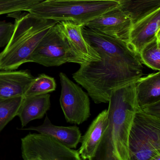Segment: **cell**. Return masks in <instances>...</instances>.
<instances>
[{
  "label": "cell",
  "mask_w": 160,
  "mask_h": 160,
  "mask_svg": "<svg viewBox=\"0 0 160 160\" xmlns=\"http://www.w3.org/2000/svg\"><path fill=\"white\" fill-rule=\"evenodd\" d=\"M141 109L147 114L160 118V102L152 103Z\"/></svg>",
  "instance_id": "cell-23"
},
{
  "label": "cell",
  "mask_w": 160,
  "mask_h": 160,
  "mask_svg": "<svg viewBox=\"0 0 160 160\" xmlns=\"http://www.w3.org/2000/svg\"><path fill=\"white\" fill-rule=\"evenodd\" d=\"M109 102L108 125L89 160H128L129 134L139 108L136 93L129 88L115 89Z\"/></svg>",
  "instance_id": "cell-1"
},
{
  "label": "cell",
  "mask_w": 160,
  "mask_h": 160,
  "mask_svg": "<svg viewBox=\"0 0 160 160\" xmlns=\"http://www.w3.org/2000/svg\"><path fill=\"white\" fill-rule=\"evenodd\" d=\"M14 23L0 21V48L5 47L12 37L14 30Z\"/></svg>",
  "instance_id": "cell-22"
},
{
  "label": "cell",
  "mask_w": 160,
  "mask_h": 160,
  "mask_svg": "<svg viewBox=\"0 0 160 160\" xmlns=\"http://www.w3.org/2000/svg\"><path fill=\"white\" fill-rule=\"evenodd\" d=\"M149 160H160V154H157Z\"/></svg>",
  "instance_id": "cell-25"
},
{
  "label": "cell",
  "mask_w": 160,
  "mask_h": 160,
  "mask_svg": "<svg viewBox=\"0 0 160 160\" xmlns=\"http://www.w3.org/2000/svg\"><path fill=\"white\" fill-rule=\"evenodd\" d=\"M108 123V110H105L94 119L85 134L81 137V145L78 151L83 159L89 160L94 156Z\"/></svg>",
  "instance_id": "cell-15"
},
{
  "label": "cell",
  "mask_w": 160,
  "mask_h": 160,
  "mask_svg": "<svg viewBox=\"0 0 160 160\" xmlns=\"http://www.w3.org/2000/svg\"><path fill=\"white\" fill-rule=\"evenodd\" d=\"M93 48L99 54L100 60L80 65L72 76L95 103L109 102L114 89L136 82L142 76L143 68L130 65L99 49Z\"/></svg>",
  "instance_id": "cell-2"
},
{
  "label": "cell",
  "mask_w": 160,
  "mask_h": 160,
  "mask_svg": "<svg viewBox=\"0 0 160 160\" xmlns=\"http://www.w3.org/2000/svg\"><path fill=\"white\" fill-rule=\"evenodd\" d=\"M160 35V9H157L132 25L128 46L140 54L144 47Z\"/></svg>",
  "instance_id": "cell-11"
},
{
  "label": "cell",
  "mask_w": 160,
  "mask_h": 160,
  "mask_svg": "<svg viewBox=\"0 0 160 160\" xmlns=\"http://www.w3.org/2000/svg\"><path fill=\"white\" fill-rule=\"evenodd\" d=\"M23 98V96L0 98V132L18 116Z\"/></svg>",
  "instance_id": "cell-19"
},
{
  "label": "cell",
  "mask_w": 160,
  "mask_h": 160,
  "mask_svg": "<svg viewBox=\"0 0 160 160\" xmlns=\"http://www.w3.org/2000/svg\"><path fill=\"white\" fill-rule=\"evenodd\" d=\"M50 106L49 94L23 97L17 116L19 118L22 127H25L35 119L43 118Z\"/></svg>",
  "instance_id": "cell-16"
},
{
  "label": "cell",
  "mask_w": 160,
  "mask_h": 160,
  "mask_svg": "<svg viewBox=\"0 0 160 160\" xmlns=\"http://www.w3.org/2000/svg\"><path fill=\"white\" fill-rule=\"evenodd\" d=\"M57 22L35 18L28 12L15 17L13 34L0 52V70H15L28 62L39 43Z\"/></svg>",
  "instance_id": "cell-3"
},
{
  "label": "cell",
  "mask_w": 160,
  "mask_h": 160,
  "mask_svg": "<svg viewBox=\"0 0 160 160\" xmlns=\"http://www.w3.org/2000/svg\"><path fill=\"white\" fill-rule=\"evenodd\" d=\"M82 33L85 40L92 48L99 49L130 65L143 68L140 55L132 50L126 42L93 31L83 25Z\"/></svg>",
  "instance_id": "cell-9"
},
{
  "label": "cell",
  "mask_w": 160,
  "mask_h": 160,
  "mask_svg": "<svg viewBox=\"0 0 160 160\" xmlns=\"http://www.w3.org/2000/svg\"><path fill=\"white\" fill-rule=\"evenodd\" d=\"M131 19L118 8L91 21L83 26L128 43L132 27Z\"/></svg>",
  "instance_id": "cell-10"
},
{
  "label": "cell",
  "mask_w": 160,
  "mask_h": 160,
  "mask_svg": "<svg viewBox=\"0 0 160 160\" xmlns=\"http://www.w3.org/2000/svg\"><path fill=\"white\" fill-rule=\"evenodd\" d=\"M142 63L154 70H160V35L146 45L140 52Z\"/></svg>",
  "instance_id": "cell-20"
},
{
  "label": "cell",
  "mask_w": 160,
  "mask_h": 160,
  "mask_svg": "<svg viewBox=\"0 0 160 160\" xmlns=\"http://www.w3.org/2000/svg\"><path fill=\"white\" fill-rule=\"evenodd\" d=\"M34 78L28 70L0 71V98L23 96Z\"/></svg>",
  "instance_id": "cell-12"
},
{
  "label": "cell",
  "mask_w": 160,
  "mask_h": 160,
  "mask_svg": "<svg viewBox=\"0 0 160 160\" xmlns=\"http://www.w3.org/2000/svg\"><path fill=\"white\" fill-rule=\"evenodd\" d=\"M118 8L131 19L133 24L160 9V0H122Z\"/></svg>",
  "instance_id": "cell-18"
},
{
  "label": "cell",
  "mask_w": 160,
  "mask_h": 160,
  "mask_svg": "<svg viewBox=\"0 0 160 160\" xmlns=\"http://www.w3.org/2000/svg\"><path fill=\"white\" fill-rule=\"evenodd\" d=\"M115 1L73 2L45 0L28 11L39 18L68 21L85 25L107 12L119 7Z\"/></svg>",
  "instance_id": "cell-4"
},
{
  "label": "cell",
  "mask_w": 160,
  "mask_h": 160,
  "mask_svg": "<svg viewBox=\"0 0 160 160\" xmlns=\"http://www.w3.org/2000/svg\"><path fill=\"white\" fill-rule=\"evenodd\" d=\"M160 154V118L143 112L134 115L128 137V160H149Z\"/></svg>",
  "instance_id": "cell-5"
},
{
  "label": "cell",
  "mask_w": 160,
  "mask_h": 160,
  "mask_svg": "<svg viewBox=\"0 0 160 160\" xmlns=\"http://www.w3.org/2000/svg\"><path fill=\"white\" fill-rule=\"evenodd\" d=\"M23 160H84L78 150L67 147L41 133H29L21 139Z\"/></svg>",
  "instance_id": "cell-7"
},
{
  "label": "cell",
  "mask_w": 160,
  "mask_h": 160,
  "mask_svg": "<svg viewBox=\"0 0 160 160\" xmlns=\"http://www.w3.org/2000/svg\"><path fill=\"white\" fill-rule=\"evenodd\" d=\"M43 66H59L67 62L85 63L71 48L59 22L49 29L28 60Z\"/></svg>",
  "instance_id": "cell-6"
},
{
  "label": "cell",
  "mask_w": 160,
  "mask_h": 160,
  "mask_svg": "<svg viewBox=\"0 0 160 160\" xmlns=\"http://www.w3.org/2000/svg\"><path fill=\"white\" fill-rule=\"evenodd\" d=\"M56 84L53 78L40 74L32 81L23 95V97L49 94L55 90Z\"/></svg>",
  "instance_id": "cell-21"
},
{
  "label": "cell",
  "mask_w": 160,
  "mask_h": 160,
  "mask_svg": "<svg viewBox=\"0 0 160 160\" xmlns=\"http://www.w3.org/2000/svg\"><path fill=\"white\" fill-rule=\"evenodd\" d=\"M62 31L71 48L85 63L99 61V54L85 41L82 33L83 25L68 21L59 22Z\"/></svg>",
  "instance_id": "cell-13"
},
{
  "label": "cell",
  "mask_w": 160,
  "mask_h": 160,
  "mask_svg": "<svg viewBox=\"0 0 160 160\" xmlns=\"http://www.w3.org/2000/svg\"><path fill=\"white\" fill-rule=\"evenodd\" d=\"M48 1H73V2H95V1H115L119 3L122 0H48Z\"/></svg>",
  "instance_id": "cell-24"
},
{
  "label": "cell",
  "mask_w": 160,
  "mask_h": 160,
  "mask_svg": "<svg viewBox=\"0 0 160 160\" xmlns=\"http://www.w3.org/2000/svg\"><path fill=\"white\" fill-rule=\"evenodd\" d=\"M59 77L62 86L60 105L66 120L71 124H82L91 115L88 95L65 74L61 72Z\"/></svg>",
  "instance_id": "cell-8"
},
{
  "label": "cell",
  "mask_w": 160,
  "mask_h": 160,
  "mask_svg": "<svg viewBox=\"0 0 160 160\" xmlns=\"http://www.w3.org/2000/svg\"><path fill=\"white\" fill-rule=\"evenodd\" d=\"M136 99L141 109L160 102V72L141 77L136 82Z\"/></svg>",
  "instance_id": "cell-17"
},
{
  "label": "cell",
  "mask_w": 160,
  "mask_h": 160,
  "mask_svg": "<svg viewBox=\"0 0 160 160\" xmlns=\"http://www.w3.org/2000/svg\"><path fill=\"white\" fill-rule=\"evenodd\" d=\"M23 130L35 131L39 133L50 136L71 149L76 148L81 140V133L78 127L55 126L51 123L48 116L45 118L42 125Z\"/></svg>",
  "instance_id": "cell-14"
}]
</instances>
